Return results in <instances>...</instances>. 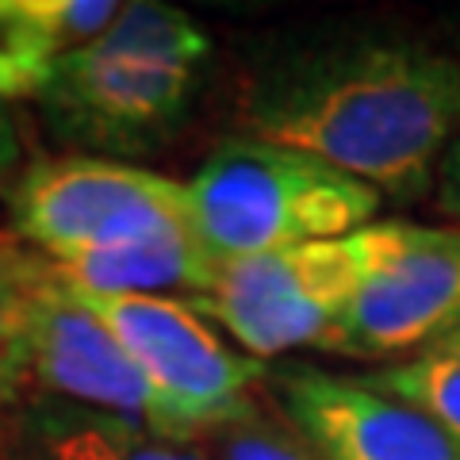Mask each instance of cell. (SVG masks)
<instances>
[{
	"label": "cell",
	"instance_id": "4fadbf2b",
	"mask_svg": "<svg viewBox=\"0 0 460 460\" xmlns=\"http://www.w3.org/2000/svg\"><path fill=\"white\" fill-rule=\"evenodd\" d=\"M199 449L211 460H323L261 399V387H257V399L250 407H242L234 419H226L219 429H211L199 441Z\"/></svg>",
	"mask_w": 460,
	"mask_h": 460
},
{
	"label": "cell",
	"instance_id": "52a82bcc",
	"mask_svg": "<svg viewBox=\"0 0 460 460\" xmlns=\"http://www.w3.org/2000/svg\"><path fill=\"white\" fill-rule=\"evenodd\" d=\"M74 296L131 353L157 395L189 414L204 438L257 399L265 365L230 349L204 314L189 307V299L100 296L84 288H74Z\"/></svg>",
	"mask_w": 460,
	"mask_h": 460
},
{
	"label": "cell",
	"instance_id": "9c48e42d",
	"mask_svg": "<svg viewBox=\"0 0 460 460\" xmlns=\"http://www.w3.org/2000/svg\"><path fill=\"white\" fill-rule=\"evenodd\" d=\"M261 399L323 460H460L445 429L365 376L314 365L265 368Z\"/></svg>",
	"mask_w": 460,
	"mask_h": 460
},
{
	"label": "cell",
	"instance_id": "8992f818",
	"mask_svg": "<svg viewBox=\"0 0 460 460\" xmlns=\"http://www.w3.org/2000/svg\"><path fill=\"white\" fill-rule=\"evenodd\" d=\"M8 269L20 288L27 357H31V380L39 387H47L69 407L115 414V419L138 422L150 434L192 445L204 441L199 426L157 395V387L131 361V353L74 296V288L50 257L8 234Z\"/></svg>",
	"mask_w": 460,
	"mask_h": 460
},
{
	"label": "cell",
	"instance_id": "9a60e30c",
	"mask_svg": "<svg viewBox=\"0 0 460 460\" xmlns=\"http://www.w3.org/2000/svg\"><path fill=\"white\" fill-rule=\"evenodd\" d=\"M16 157H20V138H16V123H12V115L8 108L0 104V177L16 165Z\"/></svg>",
	"mask_w": 460,
	"mask_h": 460
},
{
	"label": "cell",
	"instance_id": "ba28073f",
	"mask_svg": "<svg viewBox=\"0 0 460 460\" xmlns=\"http://www.w3.org/2000/svg\"><path fill=\"white\" fill-rule=\"evenodd\" d=\"M460 330V226L399 223L323 353L407 361Z\"/></svg>",
	"mask_w": 460,
	"mask_h": 460
},
{
	"label": "cell",
	"instance_id": "5b68a950",
	"mask_svg": "<svg viewBox=\"0 0 460 460\" xmlns=\"http://www.w3.org/2000/svg\"><path fill=\"white\" fill-rule=\"evenodd\" d=\"M12 234L54 265L192 234L189 189L111 157L35 162L8 196Z\"/></svg>",
	"mask_w": 460,
	"mask_h": 460
},
{
	"label": "cell",
	"instance_id": "5bb4252c",
	"mask_svg": "<svg viewBox=\"0 0 460 460\" xmlns=\"http://www.w3.org/2000/svg\"><path fill=\"white\" fill-rule=\"evenodd\" d=\"M434 211L460 226V135L449 142L434 169Z\"/></svg>",
	"mask_w": 460,
	"mask_h": 460
},
{
	"label": "cell",
	"instance_id": "7a4b0ae2",
	"mask_svg": "<svg viewBox=\"0 0 460 460\" xmlns=\"http://www.w3.org/2000/svg\"><path fill=\"white\" fill-rule=\"evenodd\" d=\"M211 54L189 12L135 0L89 47L58 58L35 96L50 127L93 150H142L181 123Z\"/></svg>",
	"mask_w": 460,
	"mask_h": 460
},
{
	"label": "cell",
	"instance_id": "30bf717a",
	"mask_svg": "<svg viewBox=\"0 0 460 460\" xmlns=\"http://www.w3.org/2000/svg\"><path fill=\"white\" fill-rule=\"evenodd\" d=\"M20 429L31 441L35 460H211L192 441H172L138 422L69 402L39 407Z\"/></svg>",
	"mask_w": 460,
	"mask_h": 460
},
{
	"label": "cell",
	"instance_id": "8fae6325",
	"mask_svg": "<svg viewBox=\"0 0 460 460\" xmlns=\"http://www.w3.org/2000/svg\"><path fill=\"white\" fill-rule=\"evenodd\" d=\"M365 380L384 395L422 411L460 445V330L407 361L384 365Z\"/></svg>",
	"mask_w": 460,
	"mask_h": 460
},
{
	"label": "cell",
	"instance_id": "277c9868",
	"mask_svg": "<svg viewBox=\"0 0 460 460\" xmlns=\"http://www.w3.org/2000/svg\"><path fill=\"white\" fill-rule=\"evenodd\" d=\"M399 223H368L345 238L246 257L219 269L208 292L189 296V307L219 323L246 357L292 349H326L357 288L392 250Z\"/></svg>",
	"mask_w": 460,
	"mask_h": 460
},
{
	"label": "cell",
	"instance_id": "7c38bea8",
	"mask_svg": "<svg viewBox=\"0 0 460 460\" xmlns=\"http://www.w3.org/2000/svg\"><path fill=\"white\" fill-rule=\"evenodd\" d=\"M27 380H31V357H27L23 304L8 269V234L0 230V460H8L12 441L20 434Z\"/></svg>",
	"mask_w": 460,
	"mask_h": 460
},
{
	"label": "cell",
	"instance_id": "6da1fadb",
	"mask_svg": "<svg viewBox=\"0 0 460 460\" xmlns=\"http://www.w3.org/2000/svg\"><path fill=\"white\" fill-rule=\"evenodd\" d=\"M242 119L250 138L419 199L460 127V62L411 39L323 47L257 77Z\"/></svg>",
	"mask_w": 460,
	"mask_h": 460
},
{
	"label": "cell",
	"instance_id": "3957f363",
	"mask_svg": "<svg viewBox=\"0 0 460 460\" xmlns=\"http://www.w3.org/2000/svg\"><path fill=\"white\" fill-rule=\"evenodd\" d=\"M184 189L192 234L215 269L345 238L380 211L365 181L261 138H226Z\"/></svg>",
	"mask_w": 460,
	"mask_h": 460
}]
</instances>
